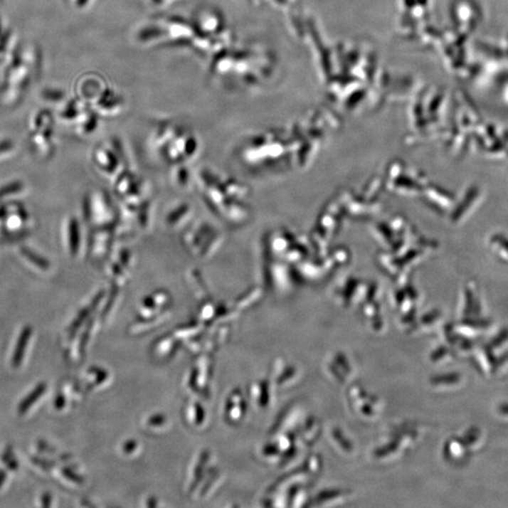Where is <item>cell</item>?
I'll list each match as a JSON object with an SVG mask.
<instances>
[{
	"label": "cell",
	"mask_w": 508,
	"mask_h": 508,
	"mask_svg": "<svg viewBox=\"0 0 508 508\" xmlns=\"http://www.w3.org/2000/svg\"><path fill=\"white\" fill-rule=\"evenodd\" d=\"M42 66V55L35 45L20 46L11 60L0 68V104L16 106L27 95Z\"/></svg>",
	"instance_id": "obj_1"
},
{
	"label": "cell",
	"mask_w": 508,
	"mask_h": 508,
	"mask_svg": "<svg viewBox=\"0 0 508 508\" xmlns=\"http://www.w3.org/2000/svg\"><path fill=\"white\" fill-rule=\"evenodd\" d=\"M198 33L191 18L178 16L157 17L143 23L135 32L136 42L146 48H189L195 51Z\"/></svg>",
	"instance_id": "obj_2"
},
{
	"label": "cell",
	"mask_w": 508,
	"mask_h": 508,
	"mask_svg": "<svg viewBox=\"0 0 508 508\" xmlns=\"http://www.w3.org/2000/svg\"><path fill=\"white\" fill-rule=\"evenodd\" d=\"M191 20L198 33L196 53L212 58L233 46L232 29L226 16L218 9L211 6L201 7Z\"/></svg>",
	"instance_id": "obj_3"
},
{
	"label": "cell",
	"mask_w": 508,
	"mask_h": 508,
	"mask_svg": "<svg viewBox=\"0 0 508 508\" xmlns=\"http://www.w3.org/2000/svg\"><path fill=\"white\" fill-rule=\"evenodd\" d=\"M78 98L98 112L115 115L122 112L125 99L122 93L103 77L95 73L81 75L75 85Z\"/></svg>",
	"instance_id": "obj_4"
},
{
	"label": "cell",
	"mask_w": 508,
	"mask_h": 508,
	"mask_svg": "<svg viewBox=\"0 0 508 508\" xmlns=\"http://www.w3.org/2000/svg\"><path fill=\"white\" fill-rule=\"evenodd\" d=\"M41 95L45 100L49 102H63L66 97V93L63 90L55 89V88H46Z\"/></svg>",
	"instance_id": "obj_5"
},
{
	"label": "cell",
	"mask_w": 508,
	"mask_h": 508,
	"mask_svg": "<svg viewBox=\"0 0 508 508\" xmlns=\"http://www.w3.org/2000/svg\"><path fill=\"white\" fill-rule=\"evenodd\" d=\"M23 254L29 260V261L33 263L34 265H38V267L43 268V270H48L49 264L46 260L42 258V257L37 255L31 250L28 249L22 250Z\"/></svg>",
	"instance_id": "obj_6"
},
{
	"label": "cell",
	"mask_w": 508,
	"mask_h": 508,
	"mask_svg": "<svg viewBox=\"0 0 508 508\" xmlns=\"http://www.w3.org/2000/svg\"><path fill=\"white\" fill-rule=\"evenodd\" d=\"M77 221H72L70 226V235H71V250L73 253H75L78 247V231Z\"/></svg>",
	"instance_id": "obj_7"
},
{
	"label": "cell",
	"mask_w": 508,
	"mask_h": 508,
	"mask_svg": "<svg viewBox=\"0 0 508 508\" xmlns=\"http://www.w3.org/2000/svg\"><path fill=\"white\" fill-rule=\"evenodd\" d=\"M21 189L22 186L20 183L11 184V185L4 186V188L0 189V197L7 196V195L16 194V192L19 191Z\"/></svg>",
	"instance_id": "obj_8"
},
{
	"label": "cell",
	"mask_w": 508,
	"mask_h": 508,
	"mask_svg": "<svg viewBox=\"0 0 508 508\" xmlns=\"http://www.w3.org/2000/svg\"><path fill=\"white\" fill-rule=\"evenodd\" d=\"M149 5L157 9L167 8L179 0H147Z\"/></svg>",
	"instance_id": "obj_9"
},
{
	"label": "cell",
	"mask_w": 508,
	"mask_h": 508,
	"mask_svg": "<svg viewBox=\"0 0 508 508\" xmlns=\"http://www.w3.org/2000/svg\"><path fill=\"white\" fill-rule=\"evenodd\" d=\"M11 31V28H9L7 25L5 24L4 20H3L2 16H0V43L4 40V38L7 36L9 32Z\"/></svg>",
	"instance_id": "obj_10"
},
{
	"label": "cell",
	"mask_w": 508,
	"mask_h": 508,
	"mask_svg": "<svg viewBox=\"0 0 508 508\" xmlns=\"http://www.w3.org/2000/svg\"><path fill=\"white\" fill-rule=\"evenodd\" d=\"M13 148V143L10 141L0 142V153L11 150Z\"/></svg>",
	"instance_id": "obj_11"
},
{
	"label": "cell",
	"mask_w": 508,
	"mask_h": 508,
	"mask_svg": "<svg viewBox=\"0 0 508 508\" xmlns=\"http://www.w3.org/2000/svg\"><path fill=\"white\" fill-rule=\"evenodd\" d=\"M0 1H1V0H0Z\"/></svg>",
	"instance_id": "obj_12"
}]
</instances>
